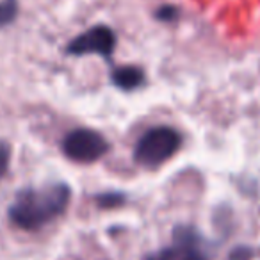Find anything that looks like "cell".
I'll return each instance as SVG.
<instances>
[{
	"label": "cell",
	"instance_id": "1",
	"mask_svg": "<svg viewBox=\"0 0 260 260\" xmlns=\"http://www.w3.org/2000/svg\"><path fill=\"white\" fill-rule=\"evenodd\" d=\"M72 200V189L66 184H48L43 187H25L16 192L8 209L9 221L16 228L36 232L64 214Z\"/></svg>",
	"mask_w": 260,
	"mask_h": 260
},
{
	"label": "cell",
	"instance_id": "7",
	"mask_svg": "<svg viewBox=\"0 0 260 260\" xmlns=\"http://www.w3.org/2000/svg\"><path fill=\"white\" fill-rule=\"evenodd\" d=\"M126 202V196L123 192H102V194L96 196V203L102 207V209H114V207H119Z\"/></svg>",
	"mask_w": 260,
	"mask_h": 260
},
{
	"label": "cell",
	"instance_id": "11",
	"mask_svg": "<svg viewBox=\"0 0 260 260\" xmlns=\"http://www.w3.org/2000/svg\"><path fill=\"white\" fill-rule=\"evenodd\" d=\"M249 256H251V249L242 246V248H237L235 251H232L230 260H248Z\"/></svg>",
	"mask_w": 260,
	"mask_h": 260
},
{
	"label": "cell",
	"instance_id": "4",
	"mask_svg": "<svg viewBox=\"0 0 260 260\" xmlns=\"http://www.w3.org/2000/svg\"><path fill=\"white\" fill-rule=\"evenodd\" d=\"M109 143L100 132L93 128H75L62 139V153L79 164L100 160L109 152Z\"/></svg>",
	"mask_w": 260,
	"mask_h": 260
},
{
	"label": "cell",
	"instance_id": "6",
	"mask_svg": "<svg viewBox=\"0 0 260 260\" xmlns=\"http://www.w3.org/2000/svg\"><path fill=\"white\" fill-rule=\"evenodd\" d=\"M111 80L116 87L123 91H134L145 82V72L138 66H118L111 75Z\"/></svg>",
	"mask_w": 260,
	"mask_h": 260
},
{
	"label": "cell",
	"instance_id": "9",
	"mask_svg": "<svg viewBox=\"0 0 260 260\" xmlns=\"http://www.w3.org/2000/svg\"><path fill=\"white\" fill-rule=\"evenodd\" d=\"M9 164H11V145L0 139V180L8 173Z\"/></svg>",
	"mask_w": 260,
	"mask_h": 260
},
{
	"label": "cell",
	"instance_id": "8",
	"mask_svg": "<svg viewBox=\"0 0 260 260\" xmlns=\"http://www.w3.org/2000/svg\"><path fill=\"white\" fill-rule=\"evenodd\" d=\"M16 13H18L16 0H4V2H0V27L9 25L16 18Z\"/></svg>",
	"mask_w": 260,
	"mask_h": 260
},
{
	"label": "cell",
	"instance_id": "2",
	"mask_svg": "<svg viewBox=\"0 0 260 260\" xmlns=\"http://www.w3.org/2000/svg\"><path fill=\"white\" fill-rule=\"evenodd\" d=\"M182 146L178 130L166 125L153 126L139 138L134 148V160L143 168H157L170 160Z\"/></svg>",
	"mask_w": 260,
	"mask_h": 260
},
{
	"label": "cell",
	"instance_id": "10",
	"mask_svg": "<svg viewBox=\"0 0 260 260\" xmlns=\"http://www.w3.org/2000/svg\"><path fill=\"white\" fill-rule=\"evenodd\" d=\"M155 18L160 20V22H173V20L178 18V9L175 6H160L155 11Z\"/></svg>",
	"mask_w": 260,
	"mask_h": 260
},
{
	"label": "cell",
	"instance_id": "3",
	"mask_svg": "<svg viewBox=\"0 0 260 260\" xmlns=\"http://www.w3.org/2000/svg\"><path fill=\"white\" fill-rule=\"evenodd\" d=\"M209 246L203 235L189 224H178L171 242L145 256V260H209Z\"/></svg>",
	"mask_w": 260,
	"mask_h": 260
},
{
	"label": "cell",
	"instance_id": "5",
	"mask_svg": "<svg viewBox=\"0 0 260 260\" xmlns=\"http://www.w3.org/2000/svg\"><path fill=\"white\" fill-rule=\"evenodd\" d=\"M116 48V34L107 25H93L86 32L73 38L66 47V52L72 55L98 54L109 59Z\"/></svg>",
	"mask_w": 260,
	"mask_h": 260
}]
</instances>
